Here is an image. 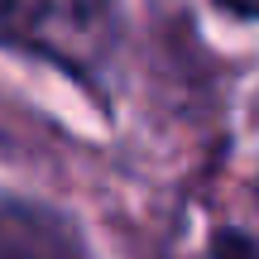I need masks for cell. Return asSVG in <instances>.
<instances>
[{
	"mask_svg": "<svg viewBox=\"0 0 259 259\" xmlns=\"http://www.w3.org/2000/svg\"><path fill=\"white\" fill-rule=\"evenodd\" d=\"M221 5H231L235 15H259V0H221Z\"/></svg>",
	"mask_w": 259,
	"mask_h": 259,
	"instance_id": "cell-3",
	"label": "cell"
},
{
	"mask_svg": "<svg viewBox=\"0 0 259 259\" xmlns=\"http://www.w3.org/2000/svg\"><path fill=\"white\" fill-rule=\"evenodd\" d=\"M211 259H259V245L250 235H235V231H221L211 245Z\"/></svg>",
	"mask_w": 259,
	"mask_h": 259,
	"instance_id": "cell-2",
	"label": "cell"
},
{
	"mask_svg": "<svg viewBox=\"0 0 259 259\" xmlns=\"http://www.w3.org/2000/svg\"><path fill=\"white\" fill-rule=\"evenodd\" d=\"M0 38L96 82L120 44V0H0Z\"/></svg>",
	"mask_w": 259,
	"mask_h": 259,
	"instance_id": "cell-1",
	"label": "cell"
}]
</instances>
